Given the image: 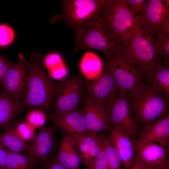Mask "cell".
<instances>
[{
    "mask_svg": "<svg viewBox=\"0 0 169 169\" xmlns=\"http://www.w3.org/2000/svg\"><path fill=\"white\" fill-rule=\"evenodd\" d=\"M84 104L80 111L84 116L87 130L95 133L110 131L113 126L105 109L86 93Z\"/></svg>",
    "mask_w": 169,
    "mask_h": 169,
    "instance_id": "cell-13",
    "label": "cell"
},
{
    "mask_svg": "<svg viewBox=\"0 0 169 169\" xmlns=\"http://www.w3.org/2000/svg\"><path fill=\"white\" fill-rule=\"evenodd\" d=\"M73 138L82 153L86 152L100 145L105 139L102 134L87 130Z\"/></svg>",
    "mask_w": 169,
    "mask_h": 169,
    "instance_id": "cell-24",
    "label": "cell"
},
{
    "mask_svg": "<svg viewBox=\"0 0 169 169\" xmlns=\"http://www.w3.org/2000/svg\"><path fill=\"white\" fill-rule=\"evenodd\" d=\"M145 82L158 89L169 99V65H163L146 72Z\"/></svg>",
    "mask_w": 169,
    "mask_h": 169,
    "instance_id": "cell-21",
    "label": "cell"
},
{
    "mask_svg": "<svg viewBox=\"0 0 169 169\" xmlns=\"http://www.w3.org/2000/svg\"><path fill=\"white\" fill-rule=\"evenodd\" d=\"M129 6L134 16L143 13L145 11L146 5V0H125Z\"/></svg>",
    "mask_w": 169,
    "mask_h": 169,
    "instance_id": "cell-32",
    "label": "cell"
},
{
    "mask_svg": "<svg viewBox=\"0 0 169 169\" xmlns=\"http://www.w3.org/2000/svg\"><path fill=\"white\" fill-rule=\"evenodd\" d=\"M105 150L109 166L110 169H123L119 155L109 137L106 139Z\"/></svg>",
    "mask_w": 169,
    "mask_h": 169,
    "instance_id": "cell-26",
    "label": "cell"
},
{
    "mask_svg": "<svg viewBox=\"0 0 169 169\" xmlns=\"http://www.w3.org/2000/svg\"><path fill=\"white\" fill-rule=\"evenodd\" d=\"M129 169H147L146 164L137 156L134 158Z\"/></svg>",
    "mask_w": 169,
    "mask_h": 169,
    "instance_id": "cell-37",
    "label": "cell"
},
{
    "mask_svg": "<svg viewBox=\"0 0 169 169\" xmlns=\"http://www.w3.org/2000/svg\"><path fill=\"white\" fill-rule=\"evenodd\" d=\"M49 119L52 125L72 137L87 131L84 116L79 110L52 117Z\"/></svg>",
    "mask_w": 169,
    "mask_h": 169,
    "instance_id": "cell-17",
    "label": "cell"
},
{
    "mask_svg": "<svg viewBox=\"0 0 169 169\" xmlns=\"http://www.w3.org/2000/svg\"><path fill=\"white\" fill-rule=\"evenodd\" d=\"M109 0H63L62 12L53 17L52 23L62 21L74 32L93 21L101 20Z\"/></svg>",
    "mask_w": 169,
    "mask_h": 169,
    "instance_id": "cell-5",
    "label": "cell"
},
{
    "mask_svg": "<svg viewBox=\"0 0 169 169\" xmlns=\"http://www.w3.org/2000/svg\"><path fill=\"white\" fill-rule=\"evenodd\" d=\"M61 132L62 139L60 149L56 158L67 169H79L81 161L76 144L72 136L63 131Z\"/></svg>",
    "mask_w": 169,
    "mask_h": 169,
    "instance_id": "cell-19",
    "label": "cell"
},
{
    "mask_svg": "<svg viewBox=\"0 0 169 169\" xmlns=\"http://www.w3.org/2000/svg\"><path fill=\"white\" fill-rule=\"evenodd\" d=\"M101 19L124 46L137 23L125 0H109L104 9Z\"/></svg>",
    "mask_w": 169,
    "mask_h": 169,
    "instance_id": "cell-7",
    "label": "cell"
},
{
    "mask_svg": "<svg viewBox=\"0 0 169 169\" xmlns=\"http://www.w3.org/2000/svg\"><path fill=\"white\" fill-rule=\"evenodd\" d=\"M103 66V61L97 55L94 54H88L81 61V68L82 73L85 76L90 74H95L97 77L101 73Z\"/></svg>",
    "mask_w": 169,
    "mask_h": 169,
    "instance_id": "cell-25",
    "label": "cell"
},
{
    "mask_svg": "<svg viewBox=\"0 0 169 169\" xmlns=\"http://www.w3.org/2000/svg\"><path fill=\"white\" fill-rule=\"evenodd\" d=\"M47 115L42 110L37 109L30 110L25 117V121L35 129H40L44 125Z\"/></svg>",
    "mask_w": 169,
    "mask_h": 169,
    "instance_id": "cell-29",
    "label": "cell"
},
{
    "mask_svg": "<svg viewBox=\"0 0 169 169\" xmlns=\"http://www.w3.org/2000/svg\"><path fill=\"white\" fill-rule=\"evenodd\" d=\"M109 115L113 126L123 127L135 144L138 139L139 131L132 115L125 93L120 92Z\"/></svg>",
    "mask_w": 169,
    "mask_h": 169,
    "instance_id": "cell-15",
    "label": "cell"
},
{
    "mask_svg": "<svg viewBox=\"0 0 169 169\" xmlns=\"http://www.w3.org/2000/svg\"><path fill=\"white\" fill-rule=\"evenodd\" d=\"M134 17L147 33L153 37H169L168 0H147L145 11Z\"/></svg>",
    "mask_w": 169,
    "mask_h": 169,
    "instance_id": "cell-9",
    "label": "cell"
},
{
    "mask_svg": "<svg viewBox=\"0 0 169 169\" xmlns=\"http://www.w3.org/2000/svg\"><path fill=\"white\" fill-rule=\"evenodd\" d=\"M0 169H1L0 168Z\"/></svg>",
    "mask_w": 169,
    "mask_h": 169,
    "instance_id": "cell-41",
    "label": "cell"
},
{
    "mask_svg": "<svg viewBox=\"0 0 169 169\" xmlns=\"http://www.w3.org/2000/svg\"><path fill=\"white\" fill-rule=\"evenodd\" d=\"M146 165L147 169H156L153 166L148 165Z\"/></svg>",
    "mask_w": 169,
    "mask_h": 169,
    "instance_id": "cell-39",
    "label": "cell"
},
{
    "mask_svg": "<svg viewBox=\"0 0 169 169\" xmlns=\"http://www.w3.org/2000/svg\"><path fill=\"white\" fill-rule=\"evenodd\" d=\"M120 93L111 72L103 64L99 75L92 82L87 81L86 94L100 105L109 114Z\"/></svg>",
    "mask_w": 169,
    "mask_h": 169,
    "instance_id": "cell-10",
    "label": "cell"
},
{
    "mask_svg": "<svg viewBox=\"0 0 169 169\" xmlns=\"http://www.w3.org/2000/svg\"><path fill=\"white\" fill-rule=\"evenodd\" d=\"M41 169H67L57 161L56 157L50 158L42 165Z\"/></svg>",
    "mask_w": 169,
    "mask_h": 169,
    "instance_id": "cell-36",
    "label": "cell"
},
{
    "mask_svg": "<svg viewBox=\"0 0 169 169\" xmlns=\"http://www.w3.org/2000/svg\"><path fill=\"white\" fill-rule=\"evenodd\" d=\"M125 95L139 132L146 125L169 115V99L145 82Z\"/></svg>",
    "mask_w": 169,
    "mask_h": 169,
    "instance_id": "cell-2",
    "label": "cell"
},
{
    "mask_svg": "<svg viewBox=\"0 0 169 169\" xmlns=\"http://www.w3.org/2000/svg\"><path fill=\"white\" fill-rule=\"evenodd\" d=\"M18 62H10L1 83L2 90L14 99L21 100L27 75L28 61L22 54H17Z\"/></svg>",
    "mask_w": 169,
    "mask_h": 169,
    "instance_id": "cell-11",
    "label": "cell"
},
{
    "mask_svg": "<svg viewBox=\"0 0 169 169\" xmlns=\"http://www.w3.org/2000/svg\"><path fill=\"white\" fill-rule=\"evenodd\" d=\"M165 169H169V166H167V167H166Z\"/></svg>",
    "mask_w": 169,
    "mask_h": 169,
    "instance_id": "cell-40",
    "label": "cell"
},
{
    "mask_svg": "<svg viewBox=\"0 0 169 169\" xmlns=\"http://www.w3.org/2000/svg\"><path fill=\"white\" fill-rule=\"evenodd\" d=\"M156 52L162 58L163 65H169V38L154 37Z\"/></svg>",
    "mask_w": 169,
    "mask_h": 169,
    "instance_id": "cell-27",
    "label": "cell"
},
{
    "mask_svg": "<svg viewBox=\"0 0 169 169\" xmlns=\"http://www.w3.org/2000/svg\"><path fill=\"white\" fill-rule=\"evenodd\" d=\"M105 139V138L100 145L86 152L82 153L81 154L79 155L81 162L85 164V166L89 165L100 152Z\"/></svg>",
    "mask_w": 169,
    "mask_h": 169,
    "instance_id": "cell-33",
    "label": "cell"
},
{
    "mask_svg": "<svg viewBox=\"0 0 169 169\" xmlns=\"http://www.w3.org/2000/svg\"><path fill=\"white\" fill-rule=\"evenodd\" d=\"M25 108L20 101L0 91V127L8 126Z\"/></svg>",
    "mask_w": 169,
    "mask_h": 169,
    "instance_id": "cell-20",
    "label": "cell"
},
{
    "mask_svg": "<svg viewBox=\"0 0 169 169\" xmlns=\"http://www.w3.org/2000/svg\"><path fill=\"white\" fill-rule=\"evenodd\" d=\"M38 162L28 153L7 151L5 169H37Z\"/></svg>",
    "mask_w": 169,
    "mask_h": 169,
    "instance_id": "cell-23",
    "label": "cell"
},
{
    "mask_svg": "<svg viewBox=\"0 0 169 169\" xmlns=\"http://www.w3.org/2000/svg\"><path fill=\"white\" fill-rule=\"evenodd\" d=\"M57 128L53 125H44L40 129L31 142L28 144L27 153L38 163L43 165L59 142L55 137Z\"/></svg>",
    "mask_w": 169,
    "mask_h": 169,
    "instance_id": "cell-12",
    "label": "cell"
},
{
    "mask_svg": "<svg viewBox=\"0 0 169 169\" xmlns=\"http://www.w3.org/2000/svg\"><path fill=\"white\" fill-rule=\"evenodd\" d=\"M109 137L119 155L124 169H129L134 158V144L121 126H113Z\"/></svg>",
    "mask_w": 169,
    "mask_h": 169,
    "instance_id": "cell-16",
    "label": "cell"
},
{
    "mask_svg": "<svg viewBox=\"0 0 169 169\" xmlns=\"http://www.w3.org/2000/svg\"><path fill=\"white\" fill-rule=\"evenodd\" d=\"M15 125L10 124L0 132V142L8 150L27 153L28 144L21 140L14 131Z\"/></svg>",
    "mask_w": 169,
    "mask_h": 169,
    "instance_id": "cell-22",
    "label": "cell"
},
{
    "mask_svg": "<svg viewBox=\"0 0 169 169\" xmlns=\"http://www.w3.org/2000/svg\"><path fill=\"white\" fill-rule=\"evenodd\" d=\"M138 137L169 148V115L144 127Z\"/></svg>",
    "mask_w": 169,
    "mask_h": 169,
    "instance_id": "cell-18",
    "label": "cell"
},
{
    "mask_svg": "<svg viewBox=\"0 0 169 169\" xmlns=\"http://www.w3.org/2000/svg\"><path fill=\"white\" fill-rule=\"evenodd\" d=\"M136 155L146 164L156 169H165L169 166V148L139 138L135 143Z\"/></svg>",
    "mask_w": 169,
    "mask_h": 169,
    "instance_id": "cell-14",
    "label": "cell"
},
{
    "mask_svg": "<svg viewBox=\"0 0 169 169\" xmlns=\"http://www.w3.org/2000/svg\"><path fill=\"white\" fill-rule=\"evenodd\" d=\"M15 37L13 29L5 24H0V47L8 46L13 42Z\"/></svg>",
    "mask_w": 169,
    "mask_h": 169,
    "instance_id": "cell-31",
    "label": "cell"
},
{
    "mask_svg": "<svg viewBox=\"0 0 169 169\" xmlns=\"http://www.w3.org/2000/svg\"><path fill=\"white\" fill-rule=\"evenodd\" d=\"M10 63L5 55L0 54V89L1 82L8 70Z\"/></svg>",
    "mask_w": 169,
    "mask_h": 169,
    "instance_id": "cell-35",
    "label": "cell"
},
{
    "mask_svg": "<svg viewBox=\"0 0 169 169\" xmlns=\"http://www.w3.org/2000/svg\"><path fill=\"white\" fill-rule=\"evenodd\" d=\"M60 57L58 54L54 53H49L45 57L44 66L49 68H51L53 66L60 63Z\"/></svg>",
    "mask_w": 169,
    "mask_h": 169,
    "instance_id": "cell-34",
    "label": "cell"
},
{
    "mask_svg": "<svg viewBox=\"0 0 169 169\" xmlns=\"http://www.w3.org/2000/svg\"><path fill=\"white\" fill-rule=\"evenodd\" d=\"M154 37L137 23L124 45L125 55L144 75L146 72L163 66L162 58L154 49Z\"/></svg>",
    "mask_w": 169,
    "mask_h": 169,
    "instance_id": "cell-3",
    "label": "cell"
},
{
    "mask_svg": "<svg viewBox=\"0 0 169 169\" xmlns=\"http://www.w3.org/2000/svg\"><path fill=\"white\" fill-rule=\"evenodd\" d=\"M106 139L104 141L101 150L92 161L84 169H110L105 150Z\"/></svg>",
    "mask_w": 169,
    "mask_h": 169,
    "instance_id": "cell-30",
    "label": "cell"
},
{
    "mask_svg": "<svg viewBox=\"0 0 169 169\" xmlns=\"http://www.w3.org/2000/svg\"><path fill=\"white\" fill-rule=\"evenodd\" d=\"M87 81L83 74L79 72L57 83L51 117L79 110V106L84 104Z\"/></svg>",
    "mask_w": 169,
    "mask_h": 169,
    "instance_id": "cell-6",
    "label": "cell"
},
{
    "mask_svg": "<svg viewBox=\"0 0 169 169\" xmlns=\"http://www.w3.org/2000/svg\"><path fill=\"white\" fill-rule=\"evenodd\" d=\"M74 32L75 47L73 52L94 49L107 57L124 49L121 41L107 28L102 20L91 22Z\"/></svg>",
    "mask_w": 169,
    "mask_h": 169,
    "instance_id": "cell-4",
    "label": "cell"
},
{
    "mask_svg": "<svg viewBox=\"0 0 169 169\" xmlns=\"http://www.w3.org/2000/svg\"><path fill=\"white\" fill-rule=\"evenodd\" d=\"M45 57L35 52L28 61L27 78L20 101L25 108L41 110L50 119L57 83L45 72Z\"/></svg>",
    "mask_w": 169,
    "mask_h": 169,
    "instance_id": "cell-1",
    "label": "cell"
},
{
    "mask_svg": "<svg viewBox=\"0 0 169 169\" xmlns=\"http://www.w3.org/2000/svg\"><path fill=\"white\" fill-rule=\"evenodd\" d=\"M124 50L105 57L103 63L111 72L119 91L126 93L144 83L145 76L129 62L124 54Z\"/></svg>",
    "mask_w": 169,
    "mask_h": 169,
    "instance_id": "cell-8",
    "label": "cell"
},
{
    "mask_svg": "<svg viewBox=\"0 0 169 169\" xmlns=\"http://www.w3.org/2000/svg\"><path fill=\"white\" fill-rule=\"evenodd\" d=\"M35 129L26 121H22L15 125L14 131L23 141L27 142L32 141L36 134Z\"/></svg>",
    "mask_w": 169,
    "mask_h": 169,
    "instance_id": "cell-28",
    "label": "cell"
},
{
    "mask_svg": "<svg viewBox=\"0 0 169 169\" xmlns=\"http://www.w3.org/2000/svg\"><path fill=\"white\" fill-rule=\"evenodd\" d=\"M7 156V151L0 142V168L1 169H5Z\"/></svg>",
    "mask_w": 169,
    "mask_h": 169,
    "instance_id": "cell-38",
    "label": "cell"
}]
</instances>
